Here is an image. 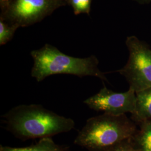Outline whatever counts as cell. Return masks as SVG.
<instances>
[{
	"label": "cell",
	"instance_id": "7c38bea8",
	"mask_svg": "<svg viewBox=\"0 0 151 151\" xmlns=\"http://www.w3.org/2000/svg\"><path fill=\"white\" fill-rule=\"evenodd\" d=\"M1 2H2V4H5V3H8V2L9 1V0H1Z\"/></svg>",
	"mask_w": 151,
	"mask_h": 151
},
{
	"label": "cell",
	"instance_id": "30bf717a",
	"mask_svg": "<svg viewBox=\"0 0 151 151\" xmlns=\"http://www.w3.org/2000/svg\"><path fill=\"white\" fill-rule=\"evenodd\" d=\"M19 27L14 24L0 19V45H4L10 42L13 38Z\"/></svg>",
	"mask_w": 151,
	"mask_h": 151
},
{
	"label": "cell",
	"instance_id": "7a4b0ae2",
	"mask_svg": "<svg viewBox=\"0 0 151 151\" xmlns=\"http://www.w3.org/2000/svg\"><path fill=\"white\" fill-rule=\"evenodd\" d=\"M137 125L125 114L104 113L88 119L74 143L88 151H109L132 138Z\"/></svg>",
	"mask_w": 151,
	"mask_h": 151
},
{
	"label": "cell",
	"instance_id": "5b68a950",
	"mask_svg": "<svg viewBox=\"0 0 151 151\" xmlns=\"http://www.w3.org/2000/svg\"><path fill=\"white\" fill-rule=\"evenodd\" d=\"M135 101L136 94L132 88H129L124 92H116L104 86L83 103L96 111L118 115L133 113L135 110Z\"/></svg>",
	"mask_w": 151,
	"mask_h": 151
},
{
	"label": "cell",
	"instance_id": "8992f818",
	"mask_svg": "<svg viewBox=\"0 0 151 151\" xmlns=\"http://www.w3.org/2000/svg\"><path fill=\"white\" fill-rule=\"evenodd\" d=\"M53 6L52 0H15L1 19L19 27H27L43 20Z\"/></svg>",
	"mask_w": 151,
	"mask_h": 151
},
{
	"label": "cell",
	"instance_id": "6da1fadb",
	"mask_svg": "<svg viewBox=\"0 0 151 151\" xmlns=\"http://www.w3.org/2000/svg\"><path fill=\"white\" fill-rule=\"evenodd\" d=\"M6 128L22 140L52 137L73 129V119L55 113L40 105H21L3 116Z\"/></svg>",
	"mask_w": 151,
	"mask_h": 151
},
{
	"label": "cell",
	"instance_id": "8fae6325",
	"mask_svg": "<svg viewBox=\"0 0 151 151\" xmlns=\"http://www.w3.org/2000/svg\"><path fill=\"white\" fill-rule=\"evenodd\" d=\"M109 151H138V150L135 148L132 138H130L123 142Z\"/></svg>",
	"mask_w": 151,
	"mask_h": 151
},
{
	"label": "cell",
	"instance_id": "3957f363",
	"mask_svg": "<svg viewBox=\"0 0 151 151\" xmlns=\"http://www.w3.org/2000/svg\"><path fill=\"white\" fill-rule=\"evenodd\" d=\"M30 54L34 62L31 75L38 82L50 76L65 74L80 77L94 76L108 82L105 73L98 67L99 62L95 55L83 58L72 57L49 44L32 50Z\"/></svg>",
	"mask_w": 151,
	"mask_h": 151
},
{
	"label": "cell",
	"instance_id": "9c48e42d",
	"mask_svg": "<svg viewBox=\"0 0 151 151\" xmlns=\"http://www.w3.org/2000/svg\"><path fill=\"white\" fill-rule=\"evenodd\" d=\"M139 128L132 138L138 151H151V122L138 125Z\"/></svg>",
	"mask_w": 151,
	"mask_h": 151
},
{
	"label": "cell",
	"instance_id": "52a82bcc",
	"mask_svg": "<svg viewBox=\"0 0 151 151\" xmlns=\"http://www.w3.org/2000/svg\"><path fill=\"white\" fill-rule=\"evenodd\" d=\"M135 110L131 119L137 125L151 122V87L135 92Z\"/></svg>",
	"mask_w": 151,
	"mask_h": 151
},
{
	"label": "cell",
	"instance_id": "277c9868",
	"mask_svg": "<svg viewBox=\"0 0 151 151\" xmlns=\"http://www.w3.org/2000/svg\"><path fill=\"white\" fill-rule=\"evenodd\" d=\"M125 44L129 52L127 64L116 70L123 76L135 92L151 87V49L135 36L127 38Z\"/></svg>",
	"mask_w": 151,
	"mask_h": 151
},
{
	"label": "cell",
	"instance_id": "ba28073f",
	"mask_svg": "<svg viewBox=\"0 0 151 151\" xmlns=\"http://www.w3.org/2000/svg\"><path fill=\"white\" fill-rule=\"evenodd\" d=\"M0 151H67V148L56 144L52 137L40 139L38 143L25 147L0 146Z\"/></svg>",
	"mask_w": 151,
	"mask_h": 151
}]
</instances>
